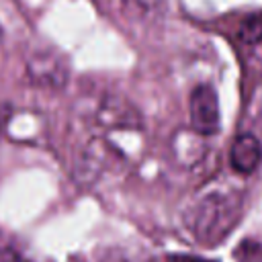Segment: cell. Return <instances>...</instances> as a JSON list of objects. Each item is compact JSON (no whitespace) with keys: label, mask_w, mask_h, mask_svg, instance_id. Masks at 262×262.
I'll use <instances>...</instances> for the list:
<instances>
[{"label":"cell","mask_w":262,"mask_h":262,"mask_svg":"<svg viewBox=\"0 0 262 262\" xmlns=\"http://www.w3.org/2000/svg\"><path fill=\"white\" fill-rule=\"evenodd\" d=\"M244 213V190L233 182H213L201 188L184 211V223L203 246L221 244Z\"/></svg>","instance_id":"1"},{"label":"cell","mask_w":262,"mask_h":262,"mask_svg":"<svg viewBox=\"0 0 262 262\" xmlns=\"http://www.w3.org/2000/svg\"><path fill=\"white\" fill-rule=\"evenodd\" d=\"M27 78L39 88L59 90L68 82V61L53 49L35 51L27 59Z\"/></svg>","instance_id":"2"},{"label":"cell","mask_w":262,"mask_h":262,"mask_svg":"<svg viewBox=\"0 0 262 262\" xmlns=\"http://www.w3.org/2000/svg\"><path fill=\"white\" fill-rule=\"evenodd\" d=\"M190 123L199 135H213L219 129L217 92L209 84H201L190 96Z\"/></svg>","instance_id":"3"},{"label":"cell","mask_w":262,"mask_h":262,"mask_svg":"<svg viewBox=\"0 0 262 262\" xmlns=\"http://www.w3.org/2000/svg\"><path fill=\"white\" fill-rule=\"evenodd\" d=\"M96 121L106 129H137L139 115L119 96H104L96 108Z\"/></svg>","instance_id":"4"},{"label":"cell","mask_w":262,"mask_h":262,"mask_svg":"<svg viewBox=\"0 0 262 262\" xmlns=\"http://www.w3.org/2000/svg\"><path fill=\"white\" fill-rule=\"evenodd\" d=\"M106 162V145L98 139H90L88 143L82 145L76 158V168L74 174L80 182H94V178L100 174Z\"/></svg>","instance_id":"5"},{"label":"cell","mask_w":262,"mask_h":262,"mask_svg":"<svg viewBox=\"0 0 262 262\" xmlns=\"http://www.w3.org/2000/svg\"><path fill=\"white\" fill-rule=\"evenodd\" d=\"M229 160H231V168L239 174H250L258 168L260 160H262V145L260 141L252 135V133H244L237 135L231 151H229Z\"/></svg>","instance_id":"6"},{"label":"cell","mask_w":262,"mask_h":262,"mask_svg":"<svg viewBox=\"0 0 262 262\" xmlns=\"http://www.w3.org/2000/svg\"><path fill=\"white\" fill-rule=\"evenodd\" d=\"M96 262H147V260H145L141 254H135V252L129 250V248L113 246V248L102 250V252L96 256Z\"/></svg>","instance_id":"7"},{"label":"cell","mask_w":262,"mask_h":262,"mask_svg":"<svg viewBox=\"0 0 262 262\" xmlns=\"http://www.w3.org/2000/svg\"><path fill=\"white\" fill-rule=\"evenodd\" d=\"M239 39L244 43H260L262 41V12L250 14L239 27Z\"/></svg>","instance_id":"8"},{"label":"cell","mask_w":262,"mask_h":262,"mask_svg":"<svg viewBox=\"0 0 262 262\" xmlns=\"http://www.w3.org/2000/svg\"><path fill=\"white\" fill-rule=\"evenodd\" d=\"M237 262H262V244L258 242H242L235 248Z\"/></svg>","instance_id":"9"},{"label":"cell","mask_w":262,"mask_h":262,"mask_svg":"<svg viewBox=\"0 0 262 262\" xmlns=\"http://www.w3.org/2000/svg\"><path fill=\"white\" fill-rule=\"evenodd\" d=\"M166 262H215V260L201 258V256H192V254H170Z\"/></svg>","instance_id":"10"},{"label":"cell","mask_w":262,"mask_h":262,"mask_svg":"<svg viewBox=\"0 0 262 262\" xmlns=\"http://www.w3.org/2000/svg\"><path fill=\"white\" fill-rule=\"evenodd\" d=\"M129 4H133V6H137V8H141V10H154V8H158L164 0H127Z\"/></svg>","instance_id":"11"},{"label":"cell","mask_w":262,"mask_h":262,"mask_svg":"<svg viewBox=\"0 0 262 262\" xmlns=\"http://www.w3.org/2000/svg\"><path fill=\"white\" fill-rule=\"evenodd\" d=\"M10 113H12L10 104H0V135H2V131H4L6 123L10 121Z\"/></svg>","instance_id":"12"},{"label":"cell","mask_w":262,"mask_h":262,"mask_svg":"<svg viewBox=\"0 0 262 262\" xmlns=\"http://www.w3.org/2000/svg\"><path fill=\"white\" fill-rule=\"evenodd\" d=\"M4 250H6V246H4V244H2V239H0V256L4 254Z\"/></svg>","instance_id":"13"}]
</instances>
